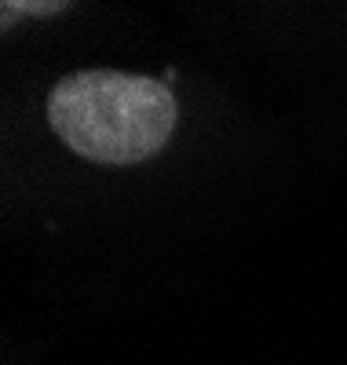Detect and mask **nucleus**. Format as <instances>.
Wrapping results in <instances>:
<instances>
[{
	"label": "nucleus",
	"mask_w": 347,
	"mask_h": 365,
	"mask_svg": "<svg viewBox=\"0 0 347 365\" xmlns=\"http://www.w3.org/2000/svg\"><path fill=\"white\" fill-rule=\"evenodd\" d=\"M55 11H62V4H15V0H4L0 4V22L11 26L19 15H55Z\"/></svg>",
	"instance_id": "2"
},
{
	"label": "nucleus",
	"mask_w": 347,
	"mask_h": 365,
	"mask_svg": "<svg viewBox=\"0 0 347 365\" xmlns=\"http://www.w3.org/2000/svg\"><path fill=\"white\" fill-rule=\"evenodd\" d=\"M176 96L165 81L124 70H77L48 96V125L77 158L139 165L176 132Z\"/></svg>",
	"instance_id": "1"
}]
</instances>
